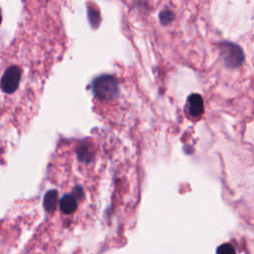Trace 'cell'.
<instances>
[{"label": "cell", "instance_id": "cell-6", "mask_svg": "<svg viewBox=\"0 0 254 254\" xmlns=\"http://www.w3.org/2000/svg\"><path fill=\"white\" fill-rule=\"evenodd\" d=\"M190 111L193 116L200 115L202 111V100L199 95H192L190 98Z\"/></svg>", "mask_w": 254, "mask_h": 254}, {"label": "cell", "instance_id": "cell-2", "mask_svg": "<svg viewBox=\"0 0 254 254\" xmlns=\"http://www.w3.org/2000/svg\"><path fill=\"white\" fill-rule=\"evenodd\" d=\"M21 78V70L18 66L12 65L8 67L1 79L0 87L5 93H13L19 86Z\"/></svg>", "mask_w": 254, "mask_h": 254}, {"label": "cell", "instance_id": "cell-4", "mask_svg": "<svg viewBox=\"0 0 254 254\" xmlns=\"http://www.w3.org/2000/svg\"><path fill=\"white\" fill-rule=\"evenodd\" d=\"M77 207L76 198L72 194H64L60 201V208L64 214H70Z\"/></svg>", "mask_w": 254, "mask_h": 254}, {"label": "cell", "instance_id": "cell-7", "mask_svg": "<svg viewBox=\"0 0 254 254\" xmlns=\"http://www.w3.org/2000/svg\"><path fill=\"white\" fill-rule=\"evenodd\" d=\"M216 254H235V251L231 244L224 243L217 248Z\"/></svg>", "mask_w": 254, "mask_h": 254}, {"label": "cell", "instance_id": "cell-5", "mask_svg": "<svg viewBox=\"0 0 254 254\" xmlns=\"http://www.w3.org/2000/svg\"><path fill=\"white\" fill-rule=\"evenodd\" d=\"M58 202V191L56 190H51L46 192L44 196V208L47 212L53 213L56 209Z\"/></svg>", "mask_w": 254, "mask_h": 254}, {"label": "cell", "instance_id": "cell-3", "mask_svg": "<svg viewBox=\"0 0 254 254\" xmlns=\"http://www.w3.org/2000/svg\"><path fill=\"white\" fill-rule=\"evenodd\" d=\"M76 155L79 161L89 163L94 158V149L90 142H81L76 149Z\"/></svg>", "mask_w": 254, "mask_h": 254}, {"label": "cell", "instance_id": "cell-9", "mask_svg": "<svg viewBox=\"0 0 254 254\" xmlns=\"http://www.w3.org/2000/svg\"><path fill=\"white\" fill-rule=\"evenodd\" d=\"M1 21H2V17H1V12H0V23H1Z\"/></svg>", "mask_w": 254, "mask_h": 254}, {"label": "cell", "instance_id": "cell-1", "mask_svg": "<svg viewBox=\"0 0 254 254\" xmlns=\"http://www.w3.org/2000/svg\"><path fill=\"white\" fill-rule=\"evenodd\" d=\"M94 95L100 100H111L117 94V83L111 75H101L92 82Z\"/></svg>", "mask_w": 254, "mask_h": 254}, {"label": "cell", "instance_id": "cell-8", "mask_svg": "<svg viewBox=\"0 0 254 254\" xmlns=\"http://www.w3.org/2000/svg\"><path fill=\"white\" fill-rule=\"evenodd\" d=\"M75 198H77V197H81L82 195H83V190H82V189H81V187H79V186H77V187H75L74 189H73V194H72Z\"/></svg>", "mask_w": 254, "mask_h": 254}]
</instances>
